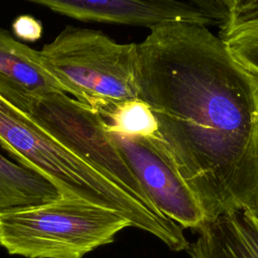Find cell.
<instances>
[{"label": "cell", "mask_w": 258, "mask_h": 258, "mask_svg": "<svg viewBox=\"0 0 258 258\" xmlns=\"http://www.w3.org/2000/svg\"><path fill=\"white\" fill-rule=\"evenodd\" d=\"M38 52L64 93L101 116L119 103L140 99L136 43H119L100 30L67 25Z\"/></svg>", "instance_id": "3"}, {"label": "cell", "mask_w": 258, "mask_h": 258, "mask_svg": "<svg viewBox=\"0 0 258 258\" xmlns=\"http://www.w3.org/2000/svg\"><path fill=\"white\" fill-rule=\"evenodd\" d=\"M54 91L64 93L42 64L38 50L0 27V96L11 102L18 96Z\"/></svg>", "instance_id": "9"}, {"label": "cell", "mask_w": 258, "mask_h": 258, "mask_svg": "<svg viewBox=\"0 0 258 258\" xmlns=\"http://www.w3.org/2000/svg\"><path fill=\"white\" fill-rule=\"evenodd\" d=\"M10 104L26 113L62 145L108 178L128 191L150 200L98 112L59 91L19 96Z\"/></svg>", "instance_id": "5"}, {"label": "cell", "mask_w": 258, "mask_h": 258, "mask_svg": "<svg viewBox=\"0 0 258 258\" xmlns=\"http://www.w3.org/2000/svg\"><path fill=\"white\" fill-rule=\"evenodd\" d=\"M13 34L24 41L33 42L38 40L42 35L41 22L30 15H20L12 23Z\"/></svg>", "instance_id": "14"}, {"label": "cell", "mask_w": 258, "mask_h": 258, "mask_svg": "<svg viewBox=\"0 0 258 258\" xmlns=\"http://www.w3.org/2000/svg\"><path fill=\"white\" fill-rule=\"evenodd\" d=\"M102 117L109 132L131 136L160 137L156 119L149 106L141 99L119 103Z\"/></svg>", "instance_id": "11"}, {"label": "cell", "mask_w": 258, "mask_h": 258, "mask_svg": "<svg viewBox=\"0 0 258 258\" xmlns=\"http://www.w3.org/2000/svg\"><path fill=\"white\" fill-rule=\"evenodd\" d=\"M61 197L47 178L0 153V212L51 202Z\"/></svg>", "instance_id": "10"}, {"label": "cell", "mask_w": 258, "mask_h": 258, "mask_svg": "<svg viewBox=\"0 0 258 258\" xmlns=\"http://www.w3.org/2000/svg\"><path fill=\"white\" fill-rule=\"evenodd\" d=\"M81 21L151 28L167 22L216 25L191 3L179 0H25Z\"/></svg>", "instance_id": "7"}, {"label": "cell", "mask_w": 258, "mask_h": 258, "mask_svg": "<svg viewBox=\"0 0 258 258\" xmlns=\"http://www.w3.org/2000/svg\"><path fill=\"white\" fill-rule=\"evenodd\" d=\"M109 133L158 211L182 229L202 230L207 224L202 207L160 137Z\"/></svg>", "instance_id": "6"}, {"label": "cell", "mask_w": 258, "mask_h": 258, "mask_svg": "<svg viewBox=\"0 0 258 258\" xmlns=\"http://www.w3.org/2000/svg\"><path fill=\"white\" fill-rule=\"evenodd\" d=\"M188 2L211 17L221 29L227 26L229 11L224 0H188Z\"/></svg>", "instance_id": "15"}, {"label": "cell", "mask_w": 258, "mask_h": 258, "mask_svg": "<svg viewBox=\"0 0 258 258\" xmlns=\"http://www.w3.org/2000/svg\"><path fill=\"white\" fill-rule=\"evenodd\" d=\"M130 222L77 197L0 212V246L27 258H83L110 244Z\"/></svg>", "instance_id": "4"}, {"label": "cell", "mask_w": 258, "mask_h": 258, "mask_svg": "<svg viewBox=\"0 0 258 258\" xmlns=\"http://www.w3.org/2000/svg\"><path fill=\"white\" fill-rule=\"evenodd\" d=\"M219 36L232 55L258 79V19L220 30Z\"/></svg>", "instance_id": "12"}, {"label": "cell", "mask_w": 258, "mask_h": 258, "mask_svg": "<svg viewBox=\"0 0 258 258\" xmlns=\"http://www.w3.org/2000/svg\"><path fill=\"white\" fill-rule=\"evenodd\" d=\"M229 11V22L223 29L258 19V0H224ZM221 29V30H223Z\"/></svg>", "instance_id": "13"}, {"label": "cell", "mask_w": 258, "mask_h": 258, "mask_svg": "<svg viewBox=\"0 0 258 258\" xmlns=\"http://www.w3.org/2000/svg\"><path fill=\"white\" fill-rule=\"evenodd\" d=\"M138 53L140 99L207 223L258 211V79L205 24L153 26Z\"/></svg>", "instance_id": "1"}, {"label": "cell", "mask_w": 258, "mask_h": 258, "mask_svg": "<svg viewBox=\"0 0 258 258\" xmlns=\"http://www.w3.org/2000/svg\"><path fill=\"white\" fill-rule=\"evenodd\" d=\"M0 145L19 164L50 180L61 196L77 197L114 211L132 228L153 235L170 250L184 243L183 229L160 213L150 200L108 178L1 96Z\"/></svg>", "instance_id": "2"}, {"label": "cell", "mask_w": 258, "mask_h": 258, "mask_svg": "<svg viewBox=\"0 0 258 258\" xmlns=\"http://www.w3.org/2000/svg\"><path fill=\"white\" fill-rule=\"evenodd\" d=\"M198 233L190 258H258V211L220 216Z\"/></svg>", "instance_id": "8"}]
</instances>
